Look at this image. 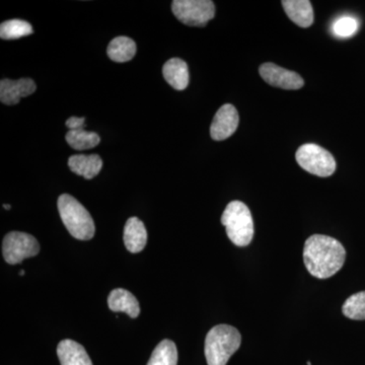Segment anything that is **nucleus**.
<instances>
[{
	"instance_id": "1",
	"label": "nucleus",
	"mask_w": 365,
	"mask_h": 365,
	"mask_svg": "<svg viewBox=\"0 0 365 365\" xmlns=\"http://www.w3.org/2000/svg\"><path fill=\"white\" fill-rule=\"evenodd\" d=\"M346 251L343 245L328 235H314L304 242V265L314 277H332L344 265Z\"/></svg>"
},
{
	"instance_id": "10",
	"label": "nucleus",
	"mask_w": 365,
	"mask_h": 365,
	"mask_svg": "<svg viewBox=\"0 0 365 365\" xmlns=\"http://www.w3.org/2000/svg\"><path fill=\"white\" fill-rule=\"evenodd\" d=\"M37 86L31 78H21L19 81L2 79L0 83V100L7 106H14L21 102V98L35 93Z\"/></svg>"
},
{
	"instance_id": "20",
	"label": "nucleus",
	"mask_w": 365,
	"mask_h": 365,
	"mask_svg": "<svg viewBox=\"0 0 365 365\" xmlns=\"http://www.w3.org/2000/svg\"><path fill=\"white\" fill-rule=\"evenodd\" d=\"M33 34V28L28 21L11 20L0 26V38L4 40H16Z\"/></svg>"
},
{
	"instance_id": "25",
	"label": "nucleus",
	"mask_w": 365,
	"mask_h": 365,
	"mask_svg": "<svg viewBox=\"0 0 365 365\" xmlns=\"http://www.w3.org/2000/svg\"><path fill=\"white\" fill-rule=\"evenodd\" d=\"M21 276H24L25 275V271H21V272L20 273Z\"/></svg>"
},
{
	"instance_id": "9",
	"label": "nucleus",
	"mask_w": 365,
	"mask_h": 365,
	"mask_svg": "<svg viewBox=\"0 0 365 365\" xmlns=\"http://www.w3.org/2000/svg\"><path fill=\"white\" fill-rule=\"evenodd\" d=\"M240 123L239 113L234 106L223 105L215 118L210 127L211 138L215 141H222L227 139L237 131Z\"/></svg>"
},
{
	"instance_id": "8",
	"label": "nucleus",
	"mask_w": 365,
	"mask_h": 365,
	"mask_svg": "<svg viewBox=\"0 0 365 365\" xmlns=\"http://www.w3.org/2000/svg\"><path fill=\"white\" fill-rule=\"evenodd\" d=\"M259 73L265 83L274 88L299 90L304 86V79L297 72L288 71L271 62L262 64L259 68Z\"/></svg>"
},
{
	"instance_id": "18",
	"label": "nucleus",
	"mask_w": 365,
	"mask_h": 365,
	"mask_svg": "<svg viewBox=\"0 0 365 365\" xmlns=\"http://www.w3.org/2000/svg\"><path fill=\"white\" fill-rule=\"evenodd\" d=\"M177 346L173 341L163 340L153 350L148 365H177Z\"/></svg>"
},
{
	"instance_id": "19",
	"label": "nucleus",
	"mask_w": 365,
	"mask_h": 365,
	"mask_svg": "<svg viewBox=\"0 0 365 365\" xmlns=\"http://www.w3.org/2000/svg\"><path fill=\"white\" fill-rule=\"evenodd\" d=\"M66 141L73 150H86L96 148L100 143L101 138L95 132L78 129L67 132Z\"/></svg>"
},
{
	"instance_id": "13",
	"label": "nucleus",
	"mask_w": 365,
	"mask_h": 365,
	"mask_svg": "<svg viewBox=\"0 0 365 365\" xmlns=\"http://www.w3.org/2000/svg\"><path fill=\"white\" fill-rule=\"evenodd\" d=\"M148 232L144 223L139 218L131 217L124 227V244L131 253H139L145 248Z\"/></svg>"
},
{
	"instance_id": "15",
	"label": "nucleus",
	"mask_w": 365,
	"mask_h": 365,
	"mask_svg": "<svg viewBox=\"0 0 365 365\" xmlns=\"http://www.w3.org/2000/svg\"><path fill=\"white\" fill-rule=\"evenodd\" d=\"M163 78L172 88L184 91L189 85V69L186 62L180 58H172L163 67Z\"/></svg>"
},
{
	"instance_id": "12",
	"label": "nucleus",
	"mask_w": 365,
	"mask_h": 365,
	"mask_svg": "<svg viewBox=\"0 0 365 365\" xmlns=\"http://www.w3.org/2000/svg\"><path fill=\"white\" fill-rule=\"evenodd\" d=\"M108 304L112 312H115V313L122 312V313L128 314L130 318L135 319L140 314L138 300L131 292L123 289V288L112 290L108 297Z\"/></svg>"
},
{
	"instance_id": "7",
	"label": "nucleus",
	"mask_w": 365,
	"mask_h": 365,
	"mask_svg": "<svg viewBox=\"0 0 365 365\" xmlns=\"http://www.w3.org/2000/svg\"><path fill=\"white\" fill-rule=\"evenodd\" d=\"M39 252V242L33 235L26 232H9L4 237L2 242L4 260L11 265L21 263L26 258L36 256Z\"/></svg>"
},
{
	"instance_id": "2",
	"label": "nucleus",
	"mask_w": 365,
	"mask_h": 365,
	"mask_svg": "<svg viewBox=\"0 0 365 365\" xmlns=\"http://www.w3.org/2000/svg\"><path fill=\"white\" fill-rule=\"evenodd\" d=\"M242 343V336L235 327L218 325L209 331L205 339V357L208 365H227Z\"/></svg>"
},
{
	"instance_id": "3",
	"label": "nucleus",
	"mask_w": 365,
	"mask_h": 365,
	"mask_svg": "<svg viewBox=\"0 0 365 365\" xmlns=\"http://www.w3.org/2000/svg\"><path fill=\"white\" fill-rule=\"evenodd\" d=\"M58 210L62 222L69 234L81 241H88L95 235L96 227L93 218L74 197L63 194L58 199Z\"/></svg>"
},
{
	"instance_id": "24",
	"label": "nucleus",
	"mask_w": 365,
	"mask_h": 365,
	"mask_svg": "<svg viewBox=\"0 0 365 365\" xmlns=\"http://www.w3.org/2000/svg\"><path fill=\"white\" fill-rule=\"evenodd\" d=\"M4 207L6 209V210H9L11 209V205H9V204H6V205H4Z\"/></svg>"
},
{
	"instance_id": "6",
	"label": "nucleus",
	"mask_w": 365,
	"mask_h": 365,
	"mask_svg": "<svg viewBox=\"0 0 365 365\" xmlns=\"http://www.w3.org/2000/svg\"><path fill=\"white\" fill-rule=\"evenodd\" d=\"M173 14L187 26H204L215 16V2L210 0H175Z\"/></svg>"
},
{
	"instance_id": "11",
	"label": "nucleus",
	"mask_w": 365,
	"mask_h": 365,
	"mask_svg": "<svg viewBox=\"0 0 365 365\" xmlns=\"http://www.w3.org/2000/svg\"><path fill=\"white\" fill-rule=\"evenodd\" d=\"M285 13L295 25L309 28L314 24V9L309 0H283L281 2Z\"/></svg>"
},
{
	"instance_id": "4",
	"label": "nucleus",
	"mask_w": 365,
	"mask_h": 365,
	"mask_svg": "<svg viewBox=\"0 0 365 365\" xmlns=\"http://www.w3.org/2000/svg\"><path fill=\"white\" fill-rule=\"evenodd\" d=\"M222 223L228 239L237 247H247L254 237V222L251 211L241 201H232L223 211Z\"/></svg>"
},
{
	"instance_id": "16",
	"label": "nucleus",
	"mask_w": 365,
	"mask_h": 365,
	"mask_svg": "<svg viewBox=\"0 0 365 365\" xmlns=\"http://www.w3.org/2000/svg\"><path fill=\"white\" fill-rule=\"evenodd\" d=\"M68 165L74 174L91 180L102 170L103 160L98 155H76L69 158Z\"/></svg>"
},
{
	"instance_id": "23",
	"label": "nucleus",
	"mask_w": 365,
	"mask_h": 365,
	"mask_svg": "<svg viewBox=\"0 0 365 365\" xmlns=\"http://www.w3.org/2000/svg\"><path fill=\"white\" fill-rule=\"evenodd\" d=\"M85 118L71 117L66 121V127L69 130H78L85 126Z\"/></svg>"
},
{
	"instance_id": "22",
	"label": "nucleus",
	"mask_w": 365,
	"mask_h": 365,
	"mask_svg": "<svg viewBox=\"0 0 365 365\" xmlns=\"http://www.w3.org/2000/svg\"><path fill=\"white\" fill-rule=\"evenodd\" d=\"M359 30V21L352 16H343L335 21L333 32L340 38H349Z\"/></svg>"
},
{
	"instance_id": "21",
	"label": "nucleus",
	"mask_w": 365,
	"mask_h": 365,
	"mask_svg": "<svg viewBox=\"0 0 365 365\" xmlns=\"http://www.w3.org/2000/svg\"><path fill=\"white\" fill-rule=\"evenodd\" d=\"M342 312L348 319H365V292L351 295L343 304Z\"/></svg>"
},
{
	"instance_id": "5",
	"label": "nucleus",
	"mask_w": 365,
	"mask_h": 365,
	"mask_svg": "<svg viewBox=\"0 0 365 365\" xmlns=\"http://www.w3.org/2000/svg\"><path fill=\"white\" fill-rule=\"evenodd\" d=\"M295 158L302 169L314 176H332L337 167L333 155L318 144L307 143L300 146Z\"/></svg>"
},
{
	"instance_id": "17",
	"label": "nucleus",
	"mask_w": 365,
	"mask_h": 365,
	"mask_svg": "<svg viewBox=\"0 0 365 365\" xmlns=\"http://www.w3.org/2000/svg\"><path fill=\"white\" fill-rule=\"evenodd\" d=\"M108 56L115 62L124 63L130 61L136 54V44L128 37H117L108 46Z\"/></svg>"
},
{
	"instance_id": "14",
	"label": "nucleus",
	"mask_w": 365,
	"mask_h": 365,
	"mask_svg": "<svg viewBox=\"0 0 365 365\" xmlns=\"http://www.w3.org/2000/svg\"><path fill=\"white\" fill-rule=\"evenodd\" d=\"M57 355L61 365H93L85 348L73 340H63L57 347Z\"/></svg>"
},
{
	"instance_id": "26",
	"label": "nucleus",
	"mask_w": 365,
	"mask_h": 365,
	"mask_svg": "<svg viewBox=\"0 0 365 365\" xmlns=\"http://www.w3.org/2000/svg\"><path fill=\"white\" fill-rule=\"evenodd\" d=\"M307 365H312L311 361H307Z\"/></svg>"
}]
</instances>
